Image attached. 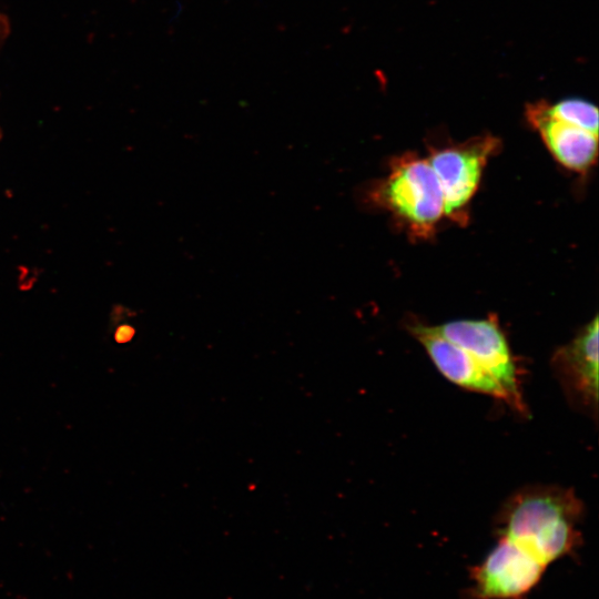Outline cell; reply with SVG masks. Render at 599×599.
I'll return each instance as SVG.
<instances>
[{"label":"cell","mask_w":599,"mask_h":599,"mask_svg":"<svg viewBox=\"0 0 599 599\" xmlns=\"http://www.w3.org/2000/svg\"><path fill=\"white\" fill-rule=\"evenodd\" d=\"M364 200L392 213L415 238H429L445 215L434 170L413 152L393 159L388 174L366 189Z\"/></svg>","instance_id":"obj_2"},{"label":"cell","mask_w":599,"mask_h":599,"mask_svg":"<svg viewBox=\"0 0 599 599\" xmlns=\"http://www.w3.org/2000/svg\"><path fill=\"white\" fill-rule=\"evenodd\" d=\"M581 500L571 489L529 487L516 493L499 514L501 537L545 566L570 552L580 541L577 526Z\"/></svg>","instance_id":"obj_1"},{"label":"cell","mask_w":599,"mask_h":599,"mask_svg":"<svg viewBox=\"0 0 599 599\" xmlns=\"http://www.w3.org/2000/svg\"><path fill=\"white\" fill-rule=\"evenodd\" d=\"M408 328L448 380L468 390L505 400L515 408L511 397L500 383L467 352L424 324H413Z\"/></svg>","instance_id":"obj_7"},{"label":"cell","mask_w":599,"mask_h":599,"mask_svg":"<svg viewBox=\"0 0 599 599\" xmlns=\"http://www.w3.org/2000/svg\"><path fill=\"white\" fill-rule=\"evenodd\" d=\"M526 115L548 151L561 165L579 173L593 165L598 135L556 119L548 112V103L545 101L529 104Z\"/></svg>","instance_id":"obj_8"},{"label":"cell","mask_w":599,"mask_h":599,"mask_svg":"<svg viewBox=\"0 0 599 599\" xmlns=\"http://www.w3.org/2000/svg\"><path fill=\"white\" fill-rule=\"evenodd\" d=\"M499 149V140L481 135L466 142L430 148L429 162L440 184L444 213L456 223L468 221V205L475 195L489 158Z\"/></svg>","instance_id":"obj_3"},{"label":"cell","mask_w":599,"mask_h":599,"mask_svg":"<svg viewBox=\"0 0 599 599\" xmlns=\"http://www.w3.org/2000/svg\"><path fill=\"white\" fill-rule=\"evenodd\" d=\"M548 112L556 119L598 135V109L579 98H568L550 105Z\"/></svg>","instance_id":"obj_9"},{"label":"cell","mask_w":599,"mask_h":599,"mask_svg":"<svg viewBox=\"0 0 599 599\" xmlns=\"http://www.w3.org/2000/svg\"><path fill=\"white\" fill-rule=\"evenodd\" d=\"M554 372L575 407L597 416L598 410V316L585 325L568 344L556 351Z\"/></svg>","instance_id":"obj_6"},{"label":"cell","mask_w":599,"mask_h":599,"mask_svg":"<svg viewBox=\"0 0 599 599\" xmlns=\"http://www.w3.org/2000/svg\"><path fill=\"white\" fill-rule=\"evenodd\" d=\"M547 566L501 537L473 570L476 593L483 599H519L540 580Z\"/></svg>","instance_id":"obj_5"},{"label":"cell","mask_w":599,"mask_h":599,"mask_svg":"<svg viewBox=\"0 0 599 599\" xmlns=\"http://www.w3.org/2000/svg\"><path fill=\"white\" fill-rule=\"evenodd\" d=\"M437 335L463 348L488 370L511 397L515 409L526 410L519 389L518 369L498 319H459L429 326Z\"/></svg>","instance_id":"obj_4"}]
</instances>
